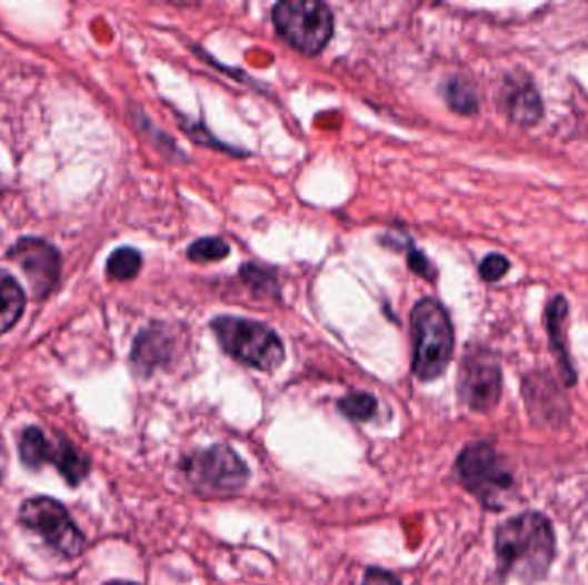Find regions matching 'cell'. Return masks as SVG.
I'll return each instance as SVG.
<instances>
[{
	"label": "cell",
	"instance_id": "4fadbf2b",
	"mask_svg": "<svg viewBox=\"0 0 588 585\" xmlns=\"http://www.w3.org/2000/svg\"><path fill=\"white\" fill-rule=\"evenodd\" d=\"M171 354V333L168 330L160 329V326H153V329H147L141 332L140 336L134 340L131 361H133L134 370L141 376H149L157 367L168 363Z\"/></svg>",
	"mask_w": 588,
	"mask_h": 585
},
{
	"label": "cell",
	"instance_id": "ba28073f",
	"mask_svg": "<svg viewBox=\"0 0 588 585\" xmlns=\"http://www.w3.org/2000/svg\"><path fill=\"white\" fill-rule=\"evenodd\" d=\"M459 399L475 412H489L499 404L502 373L499 361L486 349H475L465 355L459 367Z\"/></svg>",
	"mask_w": 588,
	"mask_h": 585
},
{
	"label": "cell",
	"instance_id": "7402d4cb",
	"mask_svg": "<svg viewBox=\"0 0 588 585\" xmlns=\"http://www.w3.org/2000/svg\"><path fill=\"white\" fill-rule=\"evenodd\" d=\"M363 585H401V582L382 568H369L365 572Z\"/></svg>",
	"mask_w": 588,
	"mask_h": 585
},
{
	"label": "cell",
	"instance_id": "9a60e30c",
	"mask_svg": "<svg viewBox=\"0 0 588 585\" xmlns=\"http://www.w3.org/2000/svg\"><path fill=\"white\" fill-rule=\"evenodd\" d=\"M445 99L455 112L474 115L479 112V100L467 81L451 78L445 84Z\"/></svg>",
	"mask_w": 588,
	"mask_h": 585
},
{
	"label": "cell",
	"instance_id": "8992f818",
	"mask_svg": "<svg viewBox=\"0 0 588 585\" xmlns=\"http://www.w3.org/2000/svg\"><path fill=\"white\" fill-rule=\"evenodd\" d=\"M20 457L24 467L30 471H40L47 464L56 465L71 487H77L90 472V461L84 457L83 452L61 436L49 438L37 426L24 430L20 440Z\"/></svg>",
	"mask_w": 588,
	"mask_h": 585
},
{
	"label": "cell",
	"instance_id": "603a6c76",
	"mask_svg": "<svg viewBox=\"0 0 588 585\" xmlns=\"http://www.w3.org/2000/svg\"><path fill=\"white\" fill-rule=\"evenodd\" d=\"M6 472H8V448H6L4 438L0 434V484L4 481Z\"/></svg>",
	"mask_w": 588,
	"mask_h": 585
},
{
	"label": "cell",
	"instance_id": "44dd1931",
	"mask_svg": "<svg viewBox=\"0 0 588 585\" xmlns=\"http://www.w3.org/2000/svg\"><path fill=\"white\" fill-rule=\"evenodd\" d=\"M408 266H410V270H413L417 275L423 276V279L429 280V282L436 280L437 270L433 269V264L427 260L426 254L421 253V251L410 250V253H408Z\"/></svg>",
	"mask_w": 588,
	"mask_h": 585
},
{
	"label": "cell",
	"instance_id": "2e32d148",
	"mask_svg": "<svg viewBox=\"0 0 588 585\" xmlns=\"http://www.w3.org/2000/svg\"><path fill=\"white\" fill-rule=\"evenodd\" d=\"M141 270V254L133 248H121L110 254L107 261V273L110 279L126 282V280L134 279Z\"/></svg>",
	"mask_w": 588,
	"mask_h": 585
},
{
	"label": "cell",
	"instance_id": "30bf717a",
	"mask_svg": "<svg viewBox=\"0 0 588 585\" xmlns=\"http://www.w3.org/2000/svg\"><path fill=\"white\" fill-rule=\"evenodd\" d=\"M9 256L28 276L34 297H47L56 288L61 273V256L49 242L37 238L20 239L12 245Z\"/></svg>",
	"mask_w": 588,
	"mask_h": 585
},
{
	"label": "cell",
	"instance_id": "277c9868",
	"mask_svg": "<svg viewBox=\"0 0 588 585\" xmlns=\"http://www.w3.org/2000/svg\"><path fill=\"white\" fill-rule=\"evenodd\" d=\"M273 27L289 46L317 56L326 49L335 33V16L316 0H286L272 11Z\"/></svg>",
	"mask_w": 588,
	"mask_h": 585
},
{
	"label": "cell",
	"instance_id": "ac0fdd59",
	"mask_svg": "<svg viewBox=\"0 0 588 585\" xmlns=\"http://www.w3.org/2000/svg\"><path fill=\"white\" fill-rule=\"evenodd\" d=\"M241 280L245 285L253 292L257 297H278V282L266 270L257 264H243L240 270Z\"/></svg>",
	"mask_w": 588,
	"mask_h": 585
},
{
	"label": "cell",
	"instance_id": "e0dca14e",
	"mask_svg": "<svg viewBox=\"0 0 588 585\" xmlns=\"http://www.w3.org/2000/svg\"><path fill=\"white\" fill-rule=\"evenodd\" d=\"M338 409L348 420L365 423L372 420L377 412V401L373 395L365 392L348 393L338 402Z\"/></svg>",
	"mask_w": 588,
	"mask_h": 585
},
{
	"label": "cell",
	"instance_id": "7c38bea8",
	"mask_svg": "<svg viewBox=\"0 0 588 585\" xmlns=\"http://www.w3.org/2000/svg\"><path fill=\"white\" fill-rule=\"evenodd\" d=\"M569 306L565 295H556L547 304L546 325L547 335H549L550 347L558 359L559 370H561L562 380L566 385L574 386L577 382L574 364L569 359L568 342H566V323H568Z\"/></svg>",
	"mask_w": 588,
	"mask_h": 585
},
{
	"label": "cell",
	"instance_id": "52a82bcc",
	"mask_svg": "<svg viewBox=\"0 0 588 585\" xmlns=\"http://www.w3.org/2000/svg\"><path fill=\"white\" fill-rule=\"evenodd\" d=\"M182 468L198 490L216 493L241 490L250 480V468L228 445H213L195 452L182 462Z\"/></svg>",
	"mask_w": 588,
	"mask_h": 585
},
{
	"label": "cell",
	"instance_id": "9c48e42d",
	"mask_svg": "<svg viewBox=\"0 0 588 585\" xmlns=\"http://www.w3.org/2000/svg\"><path fill=\"white\" fill-rule=\"evenodd\" d=\"M458 476L470 493L482 502H490L502 491L511 487V474L490 443H474L459 453Z\"/></svg>",
	"mask_w": 588,
	"mask_h": 585
},
{
	"label": "cell",
	"instance_id": "8fae6325",
	"mask_svg": "<svg viewBox=\"0 0 588 585\" xmlns=\"http://www.w3.org/2000/svg\"><path fill=\"white\" fill-rule=\"evenodd\" d=\"M502 107L512 122L524 128L539 124L544 118V102L536 84L525 78L524 72L508 78L502 88Z\"/></svg>",
	"mask_w": 588,
	"mask_h": 585
},
{
	"label": "cell",
	"instance_id": "3957f363",
	"mask_svg": "<svg viewBox=\"0 0 588 585\" xmlns=\"http://www.w3.org/2000/svg\"><path fill=\"white\" fill-rule=\"evenodd\" d=\"M210 326L226 354L247 366L270 373L285 361V345L278 333L259 321L219 316Z\"/></svg>",
	"mask_w": 588,
	"mask_h": 585
},
{
	"label": "cell",
	"instance_id": "5bb4252c",
	"mask_svg": "<svg viewBox=\"0 0 588 585\" xmlns=\"http://www.w3.org/2000/svg\"><path fill=\"white\" fill-rule=\"evenodd\" d=\"M23 289L14 276L0 272V333H6L20 321L24 311Z\"/></svg>",
	"mask_w": 588,
	"mask_h": 585
},
{
	"label": "cell",
	"instance_id": "6da1fadb",
	"mask_svg": "<svg viewBox=\"0 0 588 585\" xmlns=\"http://www.w3.org/2000/svg\"><path fill=\"white\" fill-rule=\"evenodd\" d=\"M552 525L540 514L509 518L496 533V555L501 571L521 581H539L555 559Z\"/></svg>",
	"mask_w": 588,
	"mask_h": 585
},
{
	"label": "cell",
	"instance_id": "d6986e66",
	"mask_svg": "<svg viewBox=\"0 0 588 585\" xmlns=\"http://www.w3.org/2000/svg\"><path fill=\"white\" fill-rule=\"evenodd\" d=\"M228 254L229 244L220 238L198 239L188 248V258L193 263H216V261L225 260Z\"/></svg>",
	"mask_w": 588,
	"mask_h": 585
},
{
	"label": "cell",
	"instance_id": "5b68a950",
	"mask_svg": "<svg viewBox=\"0 0 588 585\" xmlns=\"http://www.w3.org/2000/svg\"><path fill=\"white\" fill-rule=\"evenodd\" d=\"M20 521L66 558H78L87 547L83 533L58 500L49 496L28 500L21 505Z\"/></svg>",
	"mask_w": 588,
	"mask_h": 585
},
{
	"label": "cell",
	"instance_id": "7a4b0ae2",
	"mask_svg": "<svg viewBox=\"0 0 588 585\" xmlns=\"http://www.w3.org/2000/svg\"><path fill=\"white\" fill-rule=\"evenodd\" d=\"M413 373L421 382H432L448 370L455 352L451 317L440 302L423 299L411 311Z\"/></svg>",
	"mask_w": 588,
	"mask_h": 585
},
{
	"label": "cell",
	"instance_id": "ffe728a7",
	"mask_svg": "<svg viewBox=\"0 0 588 585\" xmlns=\"http://www.w3.org/2000/svg\"><path fill=\"white\" fill-rule=\"evenodd\" d=\"M509 269H511V264H509L508 258L492 253L484 258L479 272L486 282H498L509 272Z\"/></svg>",
	"mask_w": 588,
	"mask_h": 585
},
{
	"label": "cell",
	"instance_id": "cb8c5ba5",
	"mask_svg": "<svg viewBox=\"0 0 588 585\" xmlns=\"http://www.w3.org/2000/svg\"><path fill=\"white\" fill-rule=\"evenodd\" d=\"M106 585H138L134 584V582H109V584Z\"/></svg>",
	"mask_w": 588,
	"mask_h": 585
}]
</instances>
